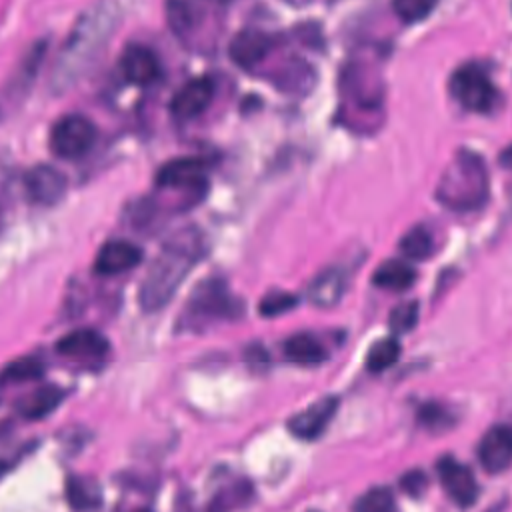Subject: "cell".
Here are the masks:
<instances>
[{"mask_svg":"<svg viewBox=\"0 0 512 512\" xmlns=\"http://www.w3.org/2000/svg\"><path fill=\"white\" fill-rule=\"evenodd\" d=\"M96 140V126L82 114L62 116L50 130V148L58 158L76 160L84 156Z\"/></svg>","mask_w":512,"mask_h":512,"instance_id":"8992f818","label":"cell"},{"mask_svg":"<svg viewBox=\"0 0 512 512\" xmlns=\"http://www.w3.org/2000/svg\"><path fill=\"white\" fill-rule=\"evenodd\" d=\"M338 410V400L334 396H324L304 410L296 412L288 420V430L300 440H316L332 422Z\"/></svg>","mask_w":512,"mask_h":512,"instance_id":"8fae6325","label":"cell"},{"mask_svg":"<svg viewBox=\"0 0 512 512\" xmlns=\"http://www.w3.org/2000/svg\"><path fill=\"white\" fill-rule=\"evenodd\" d=\"M24 190L34 204L54 206L66 194V176L50 164H38L26 172Z\"/></svg>","mask_w":512,"mask_h":512,"instance_id":"30bf717a","label":"cell"},{"mask_svg":"<svg viewBox=\"0 0 512 512\" xmlns=\"http://www.w3.org/2000/svg\"><path fill=\"white\" fill-rule=\"evenodd\" d=\"M272 48H274V40L270 34H266L262 30L248 28V30L238 32L232 38L228 52L236 66H240L244 70H252L270 54Z\"/></svg>","mask_w":512,"mask_h":512,"instance_id":"4fadbf2b","label":"cell"},{"mask_svg":"<svg viewBox=\"0 0 512 512\" xmlns=\"http://www.w3.org/2000/svg\"><path fill=\"white\" fill-rule=\"evenodd\" d=\"M436 4L438 0H392L394 14L406 24L424 20L436 8Z\"/></svg>","mask_w":512,"mask_h":512,"instance_id":"484cf974","label":"cell"},{"mask_svg":"<svg viewBox=\"0 0 512 512\" xmlns=\"http://www.w3.org/2000/svg\"><path fill=\"white\" fill-rule=\"evenodd\" d=\"M64 398V390L58 386H44L22 398L18 404V412L26 420H40L54 412Z\"/></svg>","mask_w":512,"mask_h":512,"instance_id":"ffe728a7","label":"cell"},{"mask_svg":"<svg viewBox=\"0 0 512 512\" xmlns=\"http://www.w3.org/2000/svg\"><path fill=\"white\" fill-rule=\"evenodd\" d=\"M120 72L130 84L148 86L160 78V62L150 48L130 44L120 56Z\"/></svg>","mask_w":512,"mask_h":512,"instance_id":"5bb4252c","label":"cell"},{"mask_svg":"<svg viewBox=\"0 0 512 512\" xmlns=\"http://www.w3.org/2000/svg\"><path fill=\"white\" fill-rule=\"evenodd\" d=\"M242 316V302L228 290L222 278L202 280L190 294L180 316L184 330H204L222 320Z\"/></svg>","mask_w":512,"mask_h":512,"instance_id":"277c9868","label":"cell"},{"mask_svg":"<svg viewBox=\"0 0 512 512\" xmlns=\"http://www.w3.org/2000/svg\"><path fill=\"white\" fill-rule=\"evenodd\" d=\"M118 8L112 2H100L86 10L72 28L52 74L54 90L70 88L94 62L114 32Z\"/></svg>","mask_w":512,"mask_h":512,"instance_id":"7a4b0ae2","label":"cell"},{"mask_svg":"<svg viewBox=\"0 0 512 512\" xmlns=\"http://www.w3.org/2000/svg\"><path fill=\"white\" fill-rule=\"evenodd\" d=\"M452 98L470 112H490L498 100V92L478 64H464L456 68L448 82Z\"/></svg>","mask_w":512,"mask_h":512,"instance_id":"5b68a950","label":"cell"},{"mask_svg":"<svg viewBox=\"0 0 512 512\" xmlns=\"http://www.w3.org/2000/svg\"><path fill=\"white\" fill-rule=\"evenodd\" d=\"M44 374V364L42 360H38L36 356H26L20 358L12 364H8L0 376L2 382H28V380H36Z\"/></svg>","mask_w":512,"mask_h":512,"instance_id":"cb8c5ba5","label":"cell"},{"mask_svg":"<svg viewBox=\"0 0 512 512\" xmlns=\"http://www.w3.org/2000/svg\"><path fill=\"white\" fill-rule=\"evenodd\" d=\"M414 280H416V270L408 262L398 258L382 262L372 274V284H376L378 288L396 290V292L410 288Z\"/></svg>","mask_w":512,"mask_h":512,"instance_id":"d6986e66","label":"cell"},{"mask_svg":"<svg viewBox=\"0 0 512 512\" xmlns=\"http://www.w3.org/2000/svg\"><path fill=\"white\" fill-rule=\"evenodd\" d=\"M398 248L408 260H428L434 252V240L424 226H414L402 236Z\"/></svg>","mask_w":512,"mask_h":512,"instance_id":"7402d4cb","label":"cell"},{"mask_svg":"<svg viewBox=\"0 0 512 512\" xmlns=\"http://www.w3.org/2000/svg\"><path fill=\"white\" fill-rule=\"evenodd\" d=\"M206 172L208 162L200 156H186L166 162L156 176V184L160 188H176L188 190L196 196L204 194L206 190Z\"/></svg>","mask_w":512,"mask_h":512,"instance_id":"52a82bcc","label":"cell"},{"mask_svg":"<svg viewBox=\"0 0 512 512\" xmlns=\"http://www.w3.org/2000/svg\"><path fill=\"white\" fill-rule=\"evenodd\" d=\"M346 286V274L342 268H326L322 270L308 286V298L320 306V308H330L340 302Z\"/></svg>","mask_w":512,"mask_h":512,"instance_id":"ac0fdd59","label":"cell"},{"mask_svg":"<svg viewBox=\"0 0 512 512\" xmlns=\"http://www.w3.org/2000/svg\"><path fill=\"white\" fill-rule=\"evenodd\" d=\"M400 358V342L394 336L382 338L366 354V368L370 372H384Z\"/></svg>","mask_w":512,"mask_h":512,"instance_id":"603a6c76","label":"cell"},{"mask_svg":"<svg viewBox=\"0 0 512 512\" xmlns=\"http://www.w3.org/2000/svg\"><path fill=\"white\" fill-rule=\"evenodd\" d=\"M418 304L414 300L410 302H400L392 312H390V328L394 334H404L412 330L418 322Z\"/></svg>","mask_w":512,"mask_h":512,"instance_id":"f546056e","label":"cell"},{"mask_svg":"<svg viewBox=\"0 0 512 512\" xmlns=\"http://www.w3.org/2000/svg\"><path fill=\"white\" fill-rule=\"evenodd\" d=\"M206 252V240L196 226H188L172 234L160 248L158 256L148 268L140 290L138 302L144 312H156L164 308L188 272L198 264Z\"/></svg>","mask_w":512,"mask_h":512,"instance_id":"6da1fadb","label":"cell"},{"mask_svg":"<svg viewBox=\"0 0 512 512\" xmlns=\"http://www.w3.org/2000/svg\"><path fill=\"white\" fill-rule=\"evenodd\" d=\"M478 460L490 474L504 472L512 464V426L496 424L478 442Z\"/></svg>","mask_w":512,"mask_h":512,"instance_id":"9c48e42d","label":"cell"},{"mask_svg":"<svg viewBox=\"0 0 512 512\" xmlns=\"http://www.w3.org/2000/svg\"><path fill=\"white\" fill-rule=\"evenodd\" d=\"M504 166H508V168H512V146L502 154V160H500Z\"/></svg>","mask_w":512,"mask_h":512,"instance_id":"1f68e13d","label":"cell"},{"mask_svg":"<svg viewBox=\"0 0 512 512\" xmlns=\"http://www.w3.org/2000/svg\"><path fill=\"white\" fill-rule=\"evenodd\" d=\"M418 422L422 426H426L428 430L440 432V430H448L454 424V416L450 410H446L442 404H434L428 402L418 410Z\"/></svg>","mask_w":512,"mask_h":512,"instance_id":"83f0119b","label":"cell"},{"mask_svg":"<svg viewBox=\"0 0 512 512\" xmlns=\"http://www.w3.org/2000/svg\"><path fill=\"white\" fill-rule=\"evenodd\" d=\"M66 498L72 508L88 510L102 504L100 486L88 478H70L66 484Z\"/></svg>","mask_w":512,"mask_h":512,"instance_id":"44dd1931","label":"cell"},{"mask_svg":"<svg viewBox=\"0 0 512 512\" xmlns=\"http://www.w3.org/2000/svg\"><path fill=\"white\" fill-rule=\"evenodd\" d=\"M214 98V82L206 76L186 82L170 102V112L178 120H192L200 116Z\"/></svg>","mask_w":512,"mask_h":512,"instance_id":"7c38bea8","label":"cell"},{"mask_svg":"<svg viewBox=\"0 0 512 512\" xmlns=\"http://www.w3.org/2000/svg\"><path fill=\"white\" fill-rule=\"evenodd\" d=\"M490 178L484 160L472 150H458L444 168L436 186V198L450 210L470 212L486 204Z\"/></svg>","mask_w":512,"mask_h":512,"instance_id":"3957f363","label":"cell"},{"mask_svg":"<svg viewBox=\"0 0 512 512\" xmlns=\"http://www.w3.org/2000/svg\"><path fill=\"white\" fill-rule=\"evenodd\" d=\"M282 352L286 360L300 366H316L328 358L326 346L308 332L292 334L290 338H286L282 344Z\"/></svg>","mask_w":512,"mask_h":512,"instance_id":"e0dca14e","label":"cell"},{"mask_svg":"<svg viewBox=\"0 0 512 512\" xmlns=\"http://www.w3.org/2000/svg\"><path fill=\"white\" fill-rule=\"evenodd\" d=\"M436 470H438L444 492L454 504L468 508L478 500L480 488L472 470L466 464L458 462L452 456H442L436 464Z\"/></svg>","mask_w":512,"mask_h":512,"instance_id":"ba28073f","label":"cell"},{"mask_svg":"<svg viewBox=\"0 0 512 512\" xmlns=\"http://www.w3.org/2000/svg\"><path fill=\"white\" fill-rule=\"evenodd\" d=\"M142 262V250L126 240L106 242L94 260V272L100 276H114L136 268Z\"/></svg>","mask_w":512,"mask_h":512,"instance_id":"9a60e30c","label":"cell"},{"mask_svg":"<svg viewBox=\"0 0 512 512\" xmlns=\"http://www.w3.org/2000/svg\"><path fill=\"white\" fill-rule=\"evenodd\" d=\"M166 16H168L170 28L180 36L188 34L192 30L194 22H196L192 6L184 0H168L166 2Z\"/></svg>","mask_w":512,"mask_h":512,"instance_id":"d4e9b609","label":"cell"},{"mask_svg":"<svg viewBox=\"0 0 512 512\" xmlns=\"http://www.w3.org/2000/svg\"><path fill=\"white\" fill-rule=\"evenodd\" d=\"M400 488L406 492V494H410V496H420L426 488H428V478H426V474L424 472H420V470H410V472H406V474H402V478H400Z\"/></svg>","mask_w":512,"mask_h":512,"instance_id":"4dcf8cb0","label":"cell"},{"mask_svg":"<svg viewBox=\"0 0 512 512\" xmlns=\"http://www.w3.org/2000/svg\"><path fill=\"white\" fill-rule=\"evenodd\" d=\"M394 506H396L394 494L384 486L368 490L354 502V510H360V512H388Z\"/></svg>","mask_w":512,"mask_h":512,"instance_id":"4316f807","label":"cell"},{"mask_svg":"<svg viewBox=\"0 0 512 512\" xmlns=\"http://www.w3.org/2000/svg\"><path fill=\"white\" fill-rule=\"evenodd\" d=\"M298 304V298L290 292H284V290H272L268 292L260 304H258V312L266 318H274L278 314H284L288 310H292L294 306Z\"/></svg>","mask_w":512,"mask_h":512,"instance_id":"f1b7e54d","label":"cell"},{"mask_svg":"<svg viewBox=\"0 0 512 512\" xmlns=\"http://www.w3.org/2000/svg\"><path fill=\"white\" fill-rule=\"evenodd\" d=\"M108 340L92 330V328H80L74 332H68L56 342L58 354L72 356V358H96L108 352Z\"/></svg>","mask_w":512,"mask_h":512,"instance_id":"2e32d148","label":"cell"}]
</instances>
